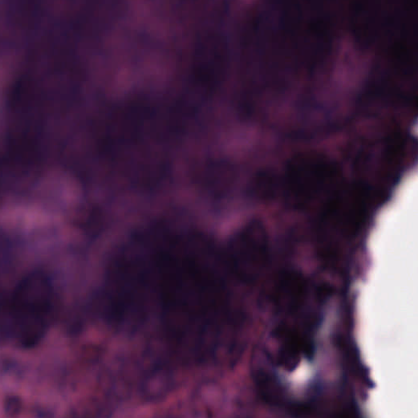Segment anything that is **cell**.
Wrapping results in <instances>:
<instances>
[{
    "mask_svg": "<svg viewBox=\"0 0 418 418\" xmlns=\"http://www.w3.org/2000/svg\"><path fill=\"white\" fill-rule=\"evenodd\" d=\"M155 254V275L163 309L183 324H205L226 307V285L200 243L175 239Z\"/></svg>",
    "mask_w": 418,
    "mask_h": 418,
    "instance_id": "1",
    "label": "cell"
},
{
    "mask_svg": "<svg viewBox=\"0 0 418 418\" xmlns=\"http://www.w3.org/2000/svg\"><path fill=\"white\" fill-rule=\"evenodd\" d=\"M373 205L371 189L362 183L344 184L320 209L316 244L325 262L337 264L366 227Z\"/></svg>",
    "mask_w": 418,
    "mask_h": 418,
    "instance_id": "2",
    "label": "cell"
},
{
    "mask_svg": "<svg viewBox=\"0 0 418 418\" xmlns=\"http://www.w3.org/2000/svg\"><path fill=\"white\" fill-rule=\"evenodd\" d=\"M344 184L339 166L325 155L312 152L293 157L275 185L288 205L301 210H320Z\"/></svg>",
    "mask_w": 418,
    "mask_h": 418,
    "instance_id": "3",
    "label": "cell"
},
{
    "mask_svg": "<svg viewBox=\"0 0 418 418\" xmlns=\"http://www.w3.org/2000/svg\"><path fill=\"white\" fill-rule=\"evenodd\" d=\"M53 305L52 283L45 273L35 271L21 280L6 310L8 334L20 346L38 344L50 324Z\"/></svg>",
    "mask_w": 418,
    "mask_h": 418,
    "instance_id": "4",
    "label": "cell"
},
{
    "mask_svg": "<svg viewBox=\"0 0 418 418\" xmlns=\"http://www.w3.org/2000/svg\"><path fill=\"white\" fill-rule=\"evenodd\" d=\"M270 246L266 230L259 222L245 226L230 241L227 264L232 275L245 286L259 281L269 261Z\"/></svg>",
    "mask_w": 418,
    "mask_h": 418,
    "instance_id": "5",
    "label": "cell"
}]
</instances>
